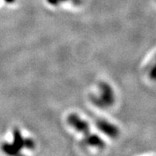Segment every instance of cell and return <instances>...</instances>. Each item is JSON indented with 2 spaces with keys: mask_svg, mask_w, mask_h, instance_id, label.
<instances>
[{
  "mask_svg": "<svg viewBox=\"0 0 156 156\" xmlns=\"http://www.w3.org/2000/svg\"><path fill=\"white\" fill-rule=\"evenodd\" d=\"M67 121L69 125L71 126L79 133L82 134L84 141L86 145L98 149L105 148V144L104 140L96 134L92 133L89 123L79 116L77 114H70L68 116Z\"/></svg>",
  "mask_w": 156,
  "mask_h": 156,
  "instance_id": "1",
  "label": "cell"
},
{
  "mask_svg": "<svg viewBox=\"0 0 156 156\" xmlns=\"http://www.w3.org/2000/svg\"><path fill=\"white\" fill-rule=\"evenodd\" d=\"M35 147L34 142L31 139L23 138L19 128H15L13 132V142L11 144L5 143L2 145V150L5 154L15 155L20 154L22 149H33Z\"/></svg>",
  "mask_w": 156,
  "mask_h": 156,
  "instance_id": "2",
  "label": "cell"
},
{
  "mask_svg": "<svg viewBox=\"0 0 156 156\" xmlns=\"http://www.w3.org/2000/svg\"><path fill=\"white\" fill-rule=\"evenodd\" d=\"M91 100L95 106L103 109L108 108L115 103V91L108 83L101 82L99 84V93L93 96Z\"/></svg>",
  "mask_w": 156,
  "mask_h": 156,
  "instance_id": "3",
  "label": "cell"
},
{
  "mask_svg": "<svg viewBox=\"0 0 156 156\" xmlns=\"http://www.w3.org/2000/svg\"><path fill=\"white\" fill-rule=\"evenodd\" d=\"M97 127L103 134L111 139H116L119 135V130L117 126L106 119H98L96 123Z\"/></svg>",
  "mask_w": 156,
  "mask_h": 156,
  "instance_id": "4",
  "label": "cell"
},
{
  "mask_svg": "<svg viewBox=\"0 0 156 156\" xmlns=\"http://www.w3.org/2000/svg\"><path fill=\"white\" fill-rule=\"evenodd\" d=\"M149 77L151 78V80L156 81V58L155 62L152 65L151 68L150 69V71H149Z\"/></svg>",
  "mask_w": 156,
  "mask_h": 156,
  "instance_id": "5",
  "label": "cell"
},
{
  "mask_svg": "<svg viewBox=\"0 0 156 156\" xmlns=\"http://www.w3.org/2000/svg\"><path fill=\"white\" fill-rule=\"evenodd\" d=\"M47 2L49 3V5H51V6H57L61 3L60 2V0H46Z\"/></svg>",
  "mask_w": 156,
  "mask_h": 156,
  "instance_id": "6",
  "label": "cell"
},
{
  "mask_svg": "<svg viewBox=\"0 0 156 156\" xmlns=\"http://www.w3.org/2000/svg\"><path fill=\"white\" fill-rule=\"evenodd\" d=\"M73 2V4L74 6H79V5L81 4V2H82V0H71Z\"/></svg>",
  "mask_w": 156,
  "mask_h": 156,
  "instance_id": "7",
  "label": "cell"
},
{
  "mask_svg": "<svg viewBox=\"0 0 156 156\" xmlns=\"http://www.w3.org/2000/svg\"><path fill=\"white\" fill-rule=\"evenodd\" d=\"M6 3H13L15 2V0H4Z\"/></svg>",
  "mask_w": 156,
  "mask_h": 156,
  "instance_id": "8",
  "label": "cell"
},
{
  "mask_svg": "<svg viewBox=\"0 0 156 156\" xmlns=\"http://www.w3.org/2000/svg\"><path fill=\"white\" fill-rule=\"evenodd\" d=\"M66 1H68V0H60V2H66Z\"/></svg>",
  "mask_w": 156,
  "mask_h": 156,
  "instance_id": "9",
  "label": "cell"
}]
</instances>
